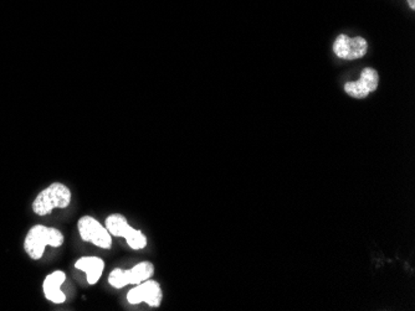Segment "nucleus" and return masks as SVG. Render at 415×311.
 I'll use <instances>...</instances> for the list:
<instances>
[{"label":"nucleus","instance_id":"f257e3e1","mask_svg":"<svg viewBox=\"0 0 415 311\" xmlns=\"http://www.w3.org/2000/svg\"><path fill=\"white\" fill-rule=\"evenodd\" d=\"M64 245V235L59 229L36 224L31 227L25 237L24 249L30 258L42 259L45 247H60Z\"/></svg>","mask_w":415,"mask_h":311},{"label":"nucleus","instance_id":"f03ea898","mask_svg":"<svg viewBox=\"0 0 415 311\" xmlns=\"http://www.w3.org/2000/svg\"><path fill=\"white\" fill-rule=\"evenodd\" d=\"M71 197L70 188L61 182H53L36 196L33 202V211L37 216H46L53 208H66L70 205Z\"/></svg>","mask_w":415,"mask_h":311},{"label":"nucleus","instance_id":"7ed1b4c3","mask_svg":"<svg viewBox=\"0 0 415 311\" xmlns=\"http://www.w3.org/2000/svg\"><path fill=\"white\" fill-rule=\"evenodd\" d=\"M105 227L111 236L124 237L127 245L135 251H139L147 246V237L143 235L139 229H133L130 226L125 216L121 213H113L108 216L105 222Z\"/></svg>","mask_w":415,"mask_h":311},{"label":"nucleus","instance_id":"20e7f679","mask_svg":"<svg viewBox=\"0 0 415 311\" xmlns=\"http://www.w3.org/2000/svg\"><path fill=\"white\" fill-rule=\"evenodd\" d=\"M155 274V265L151 262H141L132 269H113L108 276V283L113 288L121 289L128 284H139Z\"/></svg>","mask_w":415,"mask_h":311},{"label":"nucleus","instance_id":"39448f33","mask_svg":"<svg viewBox=\"0 0 415 311\" xmlns=\"http://www.w3.org/2000/svg\"><path fill=\"white\" fill-rule=\"evenodd\" d=\"M78 233L85 242H90L102 249H110L112 247V237L96 218L83 216L78 222Z\"/></svg>","mask_w":415,"mask_h":311},{"label":"nucleus","instance_id":"423d86ee","mask_svg":"<svg viewBox=\"0 0 415 311\" xmlns=\"http://www.w3.org/2000/svg\"><path fill=\"white\" fill-rule=\"evenodd\" d=\"M162 298H163V293L160 283L152 281L151 278L137 284L135 288L130 289L127 293V300L132 305L146 303L147 305L152 308H158L162 303Z\"/></svg>","mask_w":415,"mask_h":311},{"label":"nucleus","instance_id":"0eeeda50","mask_svg":"<svg viewBox=\"0 0 415 311\" xmlns=\"http://www.w3.org/2000/svg\"><path fill=\"white\" fill-rule=\"evenodd\" d=\"M367 51V40L361 36L350 37L342 34L338 36L333 44V53H336V56L339 59L347 60V61L362 59Z\"/></svg>","mask_w":415,"mask_h":311},{"label":"nucleus","instance_id":"6e6552de","mask_svg":"<svg viewBox=\"0 0 415 311\" xmlns=\"http://www.w3.org/2000/svg\"><path fill=\"white\" fill-rule=\"evenodd\" d=\"M378 85H380L378 72L372 67H367L362 71L361 78L358 81L347 82L344 85V91L350 97L362 100L366 98L368 94H372L378 89Z\"/></svg>","mask_w":415,"mask_h":311},{"label":"nucleus","instance_id":"1a4fd4ad","mask_svg":"<svg viewBox=\"0 0 415 311\" xmlns=\"http://www.w3.org/2000/svg\"><path fill=\"white\" fill-rule=\"evenodd\" d=\"M66 274L62 270H55L53 273L49 274L45 278L42 289H44V294L49 301H51L53 304L65 303V294L62 293V290H61V285L64 284Z\"/></svg>","mask_w":415,"mask_h":311},{"label":"nucleus","instance_id":"9d476101","mask_svg":"<svg viewBox=\"0 0 415 311\" xmlns=\"http://www.w3.org/2000/svg\"><path fill=\"white\" fill-rule=\"evenodd\" d=\"M75 268L85 272L87 283L94 285L102 276L105 269V262L100 257H81L75 263Z\"/></svg>","mask_w":415,"mask_h":311},{"label":"nucleus","instance_id":"9b49d317","mask_svg":"<svg viewBox=\"0 0 415 311\" xmlns=\"http://www.w3.org/2000/svg\"><path fill=\"white\" fill-rule=\"evenodd\" d=\"M408 1V4H409L410 9L412 10H414L415 9V0H407Z\"/></svg>","mask_w":415,"mask_h":311}]
</instances>
